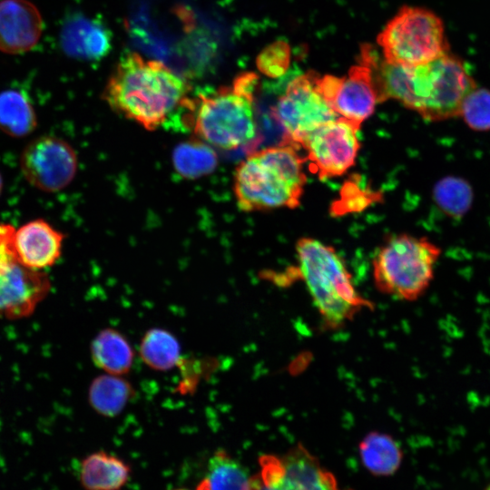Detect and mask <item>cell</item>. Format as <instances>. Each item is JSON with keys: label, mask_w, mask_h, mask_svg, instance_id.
<instances>
[{"label": "cell", "mask_w": 490, "mask_h": 490, "mask_svg": "<svg viewBox=\"0 0 490 490\" xmlns=\"http://www.w3.org/2000/svg\"><path fill=\"white\" fill-rule=\"evenodd\" d=\"M361 62L372 70L377 103L397 100L427 121L459 116L465 98L477 86L464 62L450 53L426 64L405 66L379 60L370 48Z\"/></svg>", "instance_id": "1"}, {"label": "cell", "mask_w": 490, "mask_h": 490, "mask_svg": "<svg viewBox=\"0 0 490 490\" xmlns=\"http://www.w3.org/2000/svg\"><path fill=\"white\" fill-rule=\"evenodd\" d=\"M188 91L184 80L162 63L127 53L111 74L103 97L116 113L155 130L181 109Z\"/></svg>", "instance_id": "2"}, {"label": "cell", "mask_w": 490, "mask_h": 490, "mask_svg": "<svg viewBox=\"0 0 490 490\" xmlns=\"http://www.w3.org/2000/svg\"><path fill=\"white\" fill-rule=\"evenodd\" d=\"M297 272L304 281L325 330H338L375 304L355 288L336 250L313 238L297 241Z\"/></svg>", "instance_id": "3"}, {"label": "cell", "mask_w": 490, "mask_h": 490, "mask_svg": "<svg viewBox=\"0 0 490 490\" xmlns=\"http://www.w3.org/2000/svg\"><path fill=\"white\" fill-rule=\"evenodd\" d=\"M258 78L240 75L231 88L187 99L181 105L182 122L202 142L224 150L250 144L257 136L254 92Z\"/></svg>", "instance_id": "4"}, {"label": "cell", "mask_w": 490, "mask_h": 490, "mask_svg": "<svg viewBox=\"0 0 490 490\" xmlns=\"http://www.w3.org/2000/svg\"><path fill=\"white\" fill-rule=\"evenodd\" d=\"M298 145L282 143L250 154L237 167L234 193L244 211L299 205L307 177Z\"/></svg>", "instance_id": "5"}, {"label": "cell", "mask_w": 490, "mask_h": 490, "mask_svg": "<svg viewBox=\"0 0 490 490\" xmlns=\"http://www.w3.org/2000/svg\"><path fill=\"white\" fill-rule=\"evenodd\" d=\"M440 254V248L426 238L393 236L380 247L372 262L377 290L401 301L417 300L433 280Z\"/></svg>", "instance_id": "6"}, {"label": "cell", "mask_w": 490, "mask_h": 490, "mask_svg": "<svg viewBox=\"0 0 490 490\" xmlns=\"http://www.w3.org/2000/svg\"><path fill=\"white\" fill-rule=\"evenodd\" d=\"M384 61L416 66L449 53L444 24L432 11L403 6L377 35Z\"/></svg>", "instance_id": "7"}, {"label": "cell", "mask_w": 490, "mask_h": 490, "mask_svg": "<svg viewBox=\"0 0 490 490\" xmlns=\"http://www.w3.org/2000/svg\"><path fill=\"white\" fill-rule=\"evenodd\" d=\"M15 228L0 223V318L16 320L31 316L51 290L43 270L20 264L13 251Z\"/></svg>", "instance_id": "8"}, {"label": "cell", "mask_w": 490, "mask_h": 490, "mask_svg": "<svg viewBox=\"0 0 490 490\" xmlns=\"http://www.w3.org/2000/svg\"><path fill=\"white\" fill-rule=\"evenodd\" d=\"M317 78L315 73L293 78L272 109V116L284 131V143L299 146L315 130L338 118L317 90Z\"/></svg>", "instance_id": "9"}, {"label": "cell", "mask_w": 490, "mask_h": 490, "mask_svg": "<svg viewBox=\"0 0 490 490\" xmlns=\"http://www.w3.org/2000/svg\"><path fill=\"white\" fill-rule=\"evenodd\" d=\"M77 156L64 140L42 135L30 141L20 157V167L25 180L46 192H55L68 186L77 171Z\"/></svg>", "instance_id": "10"}, {"label": "cell", "mask_w": 490, "mask_h": 490, "mask_svg": "<svg viewBox=\"0 0 490 490\" xmlns=\"http://www.w3.org/2000/svg\"><path fill=\"white\" fill-rule=\"evenodd\" d=\"M359 129L338 117L311 132L301 143L308 152L314 172L321 180L339 176L355 164L360 147Z\"/></svg>", "instance_id": "11"}, {"label": "cell", "mask_w": 490, "mask_h": 490, "mask_svg": "<svg viewBox=\"0 0 490 490\" xmlns=\"http://www.w3.org/2000/svg\"><path fill=\"white\" fill-rule=\"evenodd\" d=\"M259 463L260 475L280 490H351L341 489L334 475L300 443L282 456L263 455Z\"/></svg>", "instance_id": "12"}, {"label": "cell", "mask_w": 490, "mask_h": 490, "mask_svg": "<svg viewBox=\"0 0 490 490\" xmlns=\"http://www.w3.org/2000/svg\"><path fill=\"white\" fill-rule=\"evenodd\" d=\"M316 87L332 110L360 129L377 103L372 70L362 63L352 66L347 76H318Z\"/></svg>", "instance_id": "13"}, {"label": "cell", "mask_w": 490, "mask_h": 490, "mask_svg": "<svg viewBox=\"0 0 490 490\" xmlns=\"http://www.w3.org/2000/svg\"><path fill=\"white\" fill-rule=\"evenodd\" d=\"M64 235L43 219L28 221L15 229L12 247L23 266L43 270L54 266L62 254Z\"/></svg>", "instance_id": "14"}, {"label": "cell", "mask_w": 490, "mask_h": 490, "mask_svg": "<svg viewBox=\"0 0 490 490\" xmlns=\"http://www.w3.org/2000/svg\"><path fill=\"white\" fill-rule=\"evenodd\" d=\"M43 32L37 7L27 0L0 1V51L19 54L32 50Z\"/></svg>", "instance_id": "15"}, {"label": "cell", "mask_w": 490, "mask_h": 490, "mask_svg": "<svg viewBox=\"0 0 490 490\" xmlns=\"http://www.w3.org/2000/svg\"><path fill=\"white\" fill-rule=\"evenodd\" d=\"M60 44L64 52L73 58L96 61L109 54L112 34L101 20L74 14L62 27Z\"/></svg>", "instance_id": "16"}, {"label": "cell", "mask_w": 490, "mask_h": 490, "mask_svg": "<svg viewBox=\"0 0 490 490\" xmlns=\"http://www.w3.org/2000/svg\"><path fill=\"white\" fill-rule=\"evenodd\" d=\"M130 471L122 459L99 451L82 461L80 481L85 490H120L128 481Z\"/></svg>", "instance_id": "17"}, {"label": "cell", "mask_w": 490, "mask_h": 490, "mask_svg": "<svg viewBox=\"0 0 490 490\" xmlns=\"http://www.w3.org/2000/svg\"><path fill=\"white\" fill-rule=\"evenodd\" d=\"M90 350L93 363L107 374H127L133 363L134 354L131 344L113 328L101 330L93 339Z\"/></svg>", "instance_id": "18"}, {"label": "cell", "mask_w": 490, "mask_h": 490, "mask_svg": "<svg viewBox=\"0 0 490 490\" xmlns=\"http://www.w3.org/2000/svg\"><path fill=\"white\" fill-rule=\"evenodd\" d=\"M358 449L363 465L376 475H393L403 459L398 443L390 435L378 431L366 435Z\"/></svg>", "instance_id": "19"}, {"label": "cell", "mask_w": 490, "mask_h": 490, "mask_svg": "<svg viewBox=\"0 0 490 490\" xmlns=\"http://www.w3.org/2000/svg\"><path fill=\"white\" fill-rule=\"evenodd\" d=\"M134 395L135 391L129 381L121 376L107 373L95 377L88 390L91 407L107 417L122 413Z\"/></svg>", "instance_id": "20"}, {"label": "cell", "mask_w": 490, "mask_h": 490, "mask_svg": "<svg viewBox=\"0 0 490 490\" xmlns=\"http://www.w3.org/2000/svg\"><path fill=\"white\" fill-rule=\"evenodd\" d=\"M36 126V113L25 93L17 89L0 93V131L22 138L32 133Z\"/></svg>", "instance_id": "21"}, {"label": "cell", "mask_w": 490, "mask_h": 490, "mask_svg": "<svg viewBox=\"0 0 490 490\" xmlns=\"http://www.w3.org/2000/svg\"><path fill=\"white\" fill-rule=\"evenodd\" d=\"M140 356L151 368L167 371L181 360V346L173 334L166 329H149L140 343Z\"/></svg>", "instance_id": "22"}, {"label": "cell", "mask_w": 490, "mask_h": 490, "mask_svg": "<svg viewBox=\"0 0 490 490\" xmlns=\"http://www.w3.org/2000/svg\"><path fill=\"white\" fill-rule=\"evenodd\" d=\"M173 166L177 172L188 179H196L210 174L218 163L212 148L198 140L181 142L172 153Z\"/></svg>", "instance_id": "23"}, {"label": "cell", "mask_w": 490, "mask_h": 490, "mask_svg": "<svg viewBox=\"0 0 490 490\" xmlns=\"http://www.w3.org/2000/svg\"><path fill=\"white\" fill-rule=\"evenodd\" d=\"M433 197L445 213L452 218L459 219L469 211L472 205L473 190L465 180L447 176L435 185Z\"/></svg>", "instance_id": "24"}, {"label": "cell", "mask_w": 490, "mask_h": 490, "mask_svg": "<svg viewBox=\"0 0 490 490\" xmlns=\"http://www.w3.org/2000/svg\"><path fill=\"white\" fill-rule=\"evenodd\" d=\"M211 490H249L250 477L227 452L218 450L209 463Z\"/></svg>", "instance_id": "25"}, {"label": "cell", "mask_w": 490, "mask_h": 490, "mask_svg": "<svg viewBox=\"0 0 490 490\" xmlns=\"http://www.w3.org/2000/svg\"><path fill=\"white\" fill-rule=\"evenodd\" d=\"M459 116L475 131H489L490 90L477 86L472 90L462 103Z\"/></svg>", "instance_id": "26"}, {"label": "cell", "mask_w": 490, "mask_h": 490, "mask_svg": "<svg viewBox=\"0 0 490 490\" xmlns=\"http://www.w3.org/2000/svg\"><path fill=\"white\" fill-rule=\"evenodd\" d=\"M257 66L265 75L276 78L283 75L290 64V47L283 40L277 41L261 51Z\"/></svg>", "instance_id": "27"}, {"label": "cell", "mask_w": 490, "mask_h": 490, "mask_svg": "<svg viewBox=\"0 0 490 490\" xmlns=\"http://www.w3.org/2000/svg\"><path fill=\"white\" fill-rule=\"evenodd\" d=\"M249 490H280L276 485L264 480L260 474L250 477Z\"/></svg>", "instance_id": "28"}, {"label": "cell", "mask_w": 490, "mask_h": 490, "mask_svg": "<svg viewBox=\"0 0 490 490\" xmlns=\"http://www.w3.org/2000/svg\"><path fill=\"white\" fill-rule=\"evenodd\" d=\"M176 490H187V489H176ZM195 490H211L210 484L207 478L201 481Z\"/></svg>", "instance_id": "29"}, {"label": "cell", "mask_w": 490, "mask_h": 490, "mask_svg": "<svg viewBox=\"0 0 490 490\" xmlns=\"http://www.w3.org/2000/svg\"><path fill=\"white\" fill-rule=\"evenodd\" d=\"M2 190H3V178H2V175L0 173V194L2 192Z\"/></svg>", "instance_id": "30"}, {"label": "cell", "mask_w": 490, "mask_h": 490, "mask_svg": "<svg viewBox=\"0 0 490 490\" xmlns=\"http://www.w3.org/2000/svg\"><path fill=\"white\" fill-rule=\"evenodd\" d=\"M487 490H490V485H489V487L487 488Z\"/></svg>", "instance_id": "31"}]
</instances>
